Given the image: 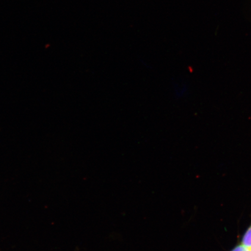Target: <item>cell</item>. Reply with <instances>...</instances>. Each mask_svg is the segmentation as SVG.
Here are the masks:
<instances>
[{
  "mask_svg": "<svg viewBox=\"0 0 251 251\" xmlns=\"http://www.w3.org/2000/svg\"><path fill=\"white\" fill-rule=\"evenodd\" d=\"M241 244L249 250L251 249V225L247 229L246 233L244 234Z\"/></svg>",
  "mask_w": 251,
  "mask_h": 251,
  "instance_id": "1",
  "label": "cell"
},
{
  "mask_svg": "<svg viewBox=\"0 0 251 251\" xmlns=\"http://www.w3.org/2000/svg\"><path fill=\"white\" fill-rule=\"evenodd\" d=\"M231 251H249L246 247H244L242 244L238 245L235 247Z\"/></svg>",
  "mask_w": 251,
  "mask_h": 251,
  "instance_id": "2",
  "label": "cell"
},
{
  "mask_svg": "<svg viewBox=\"0 0 251 251\" xmlns=\"http://www.w3.org/2000/svg\"><path fill=\"white\" fill-rule=\"evenodd\" d=\"M249 251H251V249H250V250H249Z\"/></svg>",
  "mask_w": 251,
  "mask_h": 251,
  "instance_id": "3",
  "label": "cell"
}]
</instances>
